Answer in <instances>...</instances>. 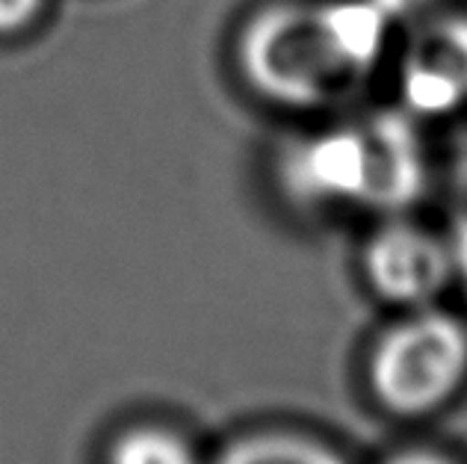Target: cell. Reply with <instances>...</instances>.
Instances as JSON below:
<instances>
[{"mask_svg":"<svg viewBox=\"0 0 467 464\" xmlns=\"http://www.w3.org/2000/svg\"><path fill=\"white\" fill-rule=\"evenodd\" d=\"M467 376V332L444 311L414 308L379 337L370 356V390L397 418H423L452 399Z\"/></svg>","mask_w":467,"mask_h":464,"instance_id":"6da1fadb","label":"cell"},{"mask_svg":"<svg viewBox=\"0 0 467 464\" xmlns=\"http://www.w3.org/2000/svg\"><path fill=\"white\" fill-rule=\"evenodd\" d=\"M243 68L264 95L311 107L349 75L340 68L317 12L275 6L243 36Z\"/></svg>","mask_w":467,"mask_h":464,"instance_id":"7a4b0ae2","label":"cell"},{"mask_svg":"<svg viewBox=\"0 0 467 464\" xmlns=\"http://www.w3.org/2000/svg\"><path fill=\"white\" fill-rule=\"evenodd\" d=\"M364 273L379 296L405 308H426L452 275L447 242L411 225L379 231L364 252Z\"/></svg>","mask_w":467,"mask_h":464,"instance_id":"3957f363","label":"cell"},{"mask_svg":"<svg viewBox=\"0 0 467 464\" xmlns=\"http://www.w3.org/2000/svg\"><path fill=\"white\" fill-rule=\"evenodd\" d=\"M287 180L305 201H373L376 151L370 133L328 130L293 151Z\"/></svg>","mask_w":467,"mask_h":464,"instance_id":"277c9868","label":"cell"},{"mask_svg":"<svg viewBox=\"0 0 467 464\" xmlns=\"http://www.w3.org/2000/svg\"><path fill=\"white\" fill-rule=\"evenodd\" d=\"M402 95L414 113L429 119L467 104V21H438L417 39L402 68Z\"/></svg>","mask_w":467,"mask_h":464,"instance_id":"5b68a950","label":"cell"},{"mask_svg":"<svg viewBox=\"0 0 467 464\" xmlns=\"http://www.w3.org/2000/svg\"><path fill=\"white\" fill-rule=\"evenodd\" d=\"M213 464H347L335 449L293 432H257L228 444Z\"/></svg>","mask_w":467,"mask_h":464,"instance_id":"8992f818","label":"cell"},{"mask_svg":"<svg viewBox=\"0 0 467 464\" xmlns=\"http://www.w3.org/2000/svg\"><path fill=\"white\" fill-rule=\"evenodd\" d=\"M107 464H199L192 447L163 426H133L109 444Z\"/></svg>","mask_w":467,"mask_h":464,"instance_id":"52a82bcc","label":"cell"},{"mask_svg":"<svg viewBox=\"0 0 467 464\" xmlns=\"http://www.w3.org/2000/svg\"><path fill=\"white\" fill-rule=\"evenodd\" d=\"M42 0H0V33H18L39 15Z\"/></svg>","mask_w":467,"mask_h":464,"instance_id":"ba28073f","label":"cell"},{"mask_svg":"<svg viewBox=\"0 0 467 464\" xmlns=\"http://www.w3.org/2000/svg\"><path fill=\"white\" fill-rule=\"evenodd\" d=\"M447 254H450V270L456 278H462L467 284V216L452 228V234L447 240Z\"/></svg>","mask_w":467,"mask_h":464,"instance_id":"9c48e42d","label":"cell"},{"mask_svg":"<svg viewBox=\"0 0 467 464\" xmlns=\"http://www.w3.org/2000/svg\"><path fill=\"white\" fill-rule=\"evenodd\" d=\"M385 464H452V461L438 453H426V449H409V453L388 459Z\"/></svg>","mask_w":467,"mask_h":464,"instance_id":"30bf717a","label":"cell"},{"mask_svg":"<svg viewBox=\"0 0 467 464\" xmlns=\"http://www.w3.org/2000/svg\"><path fill=\"white\" fill-rule=\"evenodd\" d=\"M376 4L382 6L385 15L393 21V18H400V15H409V12H417L426 4H432V0H376Z\"/></svg>","mask_w":467,"mask_h":464,"instance_id":"8fae6325","label":"cell"}]
</instances>
